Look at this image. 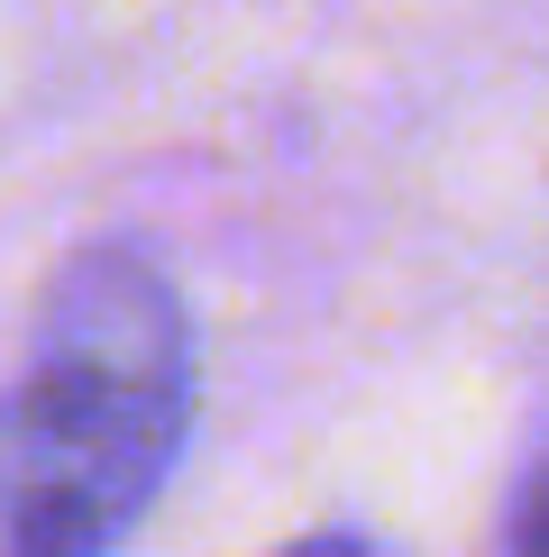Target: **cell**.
<instances>
[{
  "label": "cell",
  "instance_id": "cell-2",
  "mask_svg": "<svg viewBox=\"0 0 549 557\" xmlns=\"http://www.w3.org/2000/svg\"><path fill=\"white\" fill-rule=\"evenodd\" d=\"M503 557H540V457H522L513 494H503Z\"/></svg>",
  "mask_w": 549,
  "mask_h": 557
},
{
  "label": "cell",
  "instance_id": "cell-3",
  "mask_svg": "<svg viewBox=\"0 0 549 557\" xmlns=\"http://www.w3.org/2000/svg\"><path fill=\"white\" fill-rule=\"evenodd\" d=\"M274 557H385L376 530H357V521H330V530H303V540H284Z\"/></svg>",
  "mask_w": 549,
  "mask_h": 557
},
{
  "label": "cell",
  "instance_id": "cell-1",
  "mask_svg": "<svg viewBox=\"0 0 549 557\" xmlns=\"http://www.w3.org/2000/svg\"><path fill=\"white\" fill-rule=\"evenodd\" d=\"M193 320L137 247H83L0 384V557H110L193 438Z\"/></svg>",
  "mask_w": 549,
  "mask_h": 557
}]
</instances>
